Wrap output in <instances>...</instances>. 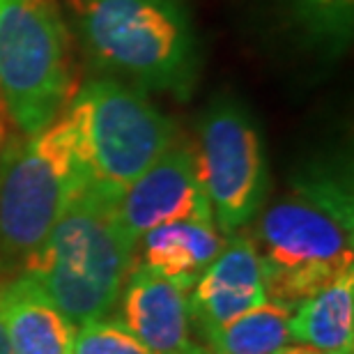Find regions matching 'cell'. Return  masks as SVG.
I'll list each match as a JSON object with an SVG mask.
<instances>
[{"instance_id":"6da1fadb","label":"cell","mask_w":354,"mask_h":354,"mask_svg":"<svg viewBox=\"0 0 354 354\" xmlns=\"http://www.w3.org/2000/svg\"><path fill=\"white\" fill-rule=\"evenodd\" d=\"M269 299L292 308L354 269V196L341 164L301 168L265 203L251 235Z\"/></svg>"},{"instance_id":"7a4b0ae2","label":"cell","mask_w":354,"mask_h":354,"mask_svg":"<svg viewBox=\"0 0 354 354\" xmlns=\"http://www.w3.org/2000/svg\"><path fill=\"white\" fill-rule=\"evenodd\" d=\"M118 198L86 184L21 272L30 274L74 324L109 315L136 260Z\"/></svg>"},{"instance_id":"3957f363","label":"cell","mask_w":354,"mask_h":354,"mask_svg":"<svg viewBox=\"0 0 354 354\" xmlns=\"http://www.w3.org/2000/svg\"><path fill=\"white\" fill-rule=\"evenodd\" d=\"M79 32L92 65L143 92L187 99L198 81V35L180 0H83Z\"/></svg>"},{"instance_id":"277c9868","label":"cell","mask_w":354,"mask_h":354,"mask_svg":"<svg viewBox=\"0 0 354 354\" xmlns=\"http://www.w3.org/2000/svg\"><path fill=\"white\" fill-rule=\"evenodd\" d=\"M88 182L65 111L41 131L5 145L0 157V276L24 269Z\"/></svg>"},{"instance_id":"5b68a950","label":"cell","mask_w":354,"mask_h":354,"mask_svg":"<svg viewBox=\"0 0 354 354\" xmlns=\"http://www.w3.org/2000/svg\"><path fill=\"white\" fill-rule=\"evenodd\" d=\"M72 83L58 0H0V111L19 136L51 124L72 99Z\"/></svg>"},{"instance_id":"8992f818","label":"cell","mask_w":354,"mask_h":354,"mask_svg":"<svg viewBox=\"0 0 354 354\" xmlns=\"http://www.w3.org/2000/svg\"><path fill=\"white\" fill-rule=\"evenodd\" d=\"M95 187L120 196L177 140V127L145 92L113 76L83 86L65 106Z\"/></svg>"},{"instance_id":"52a82bcc","label":"cell","mask_w":354,"mask_h":354,"mask_svg":"<svg viewBox=\"0 0 354 354\" xmlns=\"http://www.w3.org/2000/svg\"><path fill=\"white\" fill-rule=\"evenodd\" d=\"M194 154L214 225L223 235L242 232L269 194L265 140L256 120L235 99H216L201 118Z\"/></svg>"},{"instance_id":"ba28073f","label":"cell","mask_w":354,"mask_h":354,"mask_svg":"<svg viewBox=\"0 0 354 354\" xmlns=\"http://www.w3.org/2000/svg\"><path fill=\"white\" fill-rule=\"evenodd\" d=\"M118 214L133 244L157 225L171 221H214L187 140H175L147 171L118 198Z\"/></svg>"},{"instance_id":"9c48e42d","label":"cell","mask_w":354,"mask_h":354,"mask_svg":"<svg viewBox=\"0 0 354 354\" xmlns=\"http://www.w3.org/2000/svg\"><path fill=\"white\" fill-rule=\"evenodd\" d=\"M269 299L258 253L249 235H225L223 249L189 290L194 334L205 338L221 324Z\"/></svg>"},{"instance_id":"30bf717a","label":"cell","mask_w":354,"mask_h":354,"mask_svg":"<svg viewBox=\"0 0 354 354\" xmlns=\"http://www.w3.org/2000/svg\"><path fill=\"white\" fill-rule=\"evenodd\" d=\"M122 320L150 354H209L194 341L189 290L133 265L120 295Z\"/></svg>"},{"instance_id":"8fae6325","label":"cell","mask_w":354,"mask_h":354,"mask_svg":"<svg viewBox=\"0 0 354 354\" xmlns=\"http://www.w3.org/2000/svg\"><path fill=\"white\" fill-rule=\"evenodd\" d=\"M0 317L14 354H72L76 324L30 274L0 281Z\"/></svg>"},{"instance_id":"7c38bea8","label":"cell","mask_w":354,"mask_h":354,"mask_svg":"<svg viewBox=\"0 0 354 354\" xmlns=\"http://www.w3.org/2000/svg\"><path fill=\"white\" fill-rule=\"evenodd\" d=\"M225 235L214 221H171L145 232L136 244V260L150 272L191 290L201 274L223 249Z\"/></svg>"},{"instance_id":"4fadbf2b","label":"cell","mask_w":354,"mask_h":354,"mask_svg":"<svg viewBox=\"0 0 354 354\" xmlns=\"http://www.w3.org/2000/svg\"><path fill=\"white\" fill-rule=\"evenodd\" d=\"M290 336L320 354H354V269L290 308Z\"/></svg>"},{"instance_id":"5bb4252c","label":"cell","mask_w":354,"mask_h":354,"mask_svg":"<svg viewBox=\"0 0 354 354\" xmlns=\"http://www.w3.org/2000/svg\"><path fill=\"white\" fill-rule=\"evenodd\" d=\"M292 341L290 306L267 299L203 338L209 354H276Z\"/></svg>"},{"instance_id":"9a60e30c","label":"cell","mask_w":354,"mask_h":354,"mask_svg":"<svg viewBox=\"0 0 354 354\" xmlns=\"http://www.w3.org/2000/svg\"><path fill=\"white\" fill-rule=\"evenodd\" d=\"M292 24L310 44L341 51L352 39L354 0H288Z\"/></svg>"},{"instance_id":"2e32d148","label":"cell","mask_w":354,"mask_h":354,"mask_svg":"<svg viewBox=\"0 0 354 354\" xmlns=\"http://www.w3.org/2000/svg\"><path fill=\"white\" fill-rule=\"evenodd\" d=\"M72 354H150L122 320L95 317L76 324Z\"/></svg>"},{"instance_id":"e0dca14e","label":"cell","mask_w":354,"mask_h":354,"mask_svg":"<svg viewBox=\"0 0 354 354\" xmlns=\"http://www.w3.org/2000/svg\"><path fill=\"white\" fill-rule=\"evenodd\" d=\"M276 354H320V352H315L313 348H308V345H301V343H295V345H286L283 350H279Z\"/></svg>"},{"instance_id":"ac0fdd59","label":"cell","mask_w":354,"mask_h":354,"mask_svg":"<svg viewBox=\"0 0 354 354\" xmlns=\"http://www.w3.org/2000/svg\"><path fill=\"white\" fill-rule=\"evenodd\" d=\"M0 354H14V352H12V345H10V338H7L3 317H0Z\"/></svg>"},{"instance_id":"d6986e66","label":"cell","mask_w":354,"mask_h":354,"mask_svg":"<svg viewBox=\"0 0 354 354\" xmlns=\"http://www.w3.org/2000/svg\"><path fill=\"white\" fill-rule=\"evenodd\" d=\"M5 115H3V111H0V157H3V150H5V145H7V129H5Z\"/></svg>"}]
</instances>
